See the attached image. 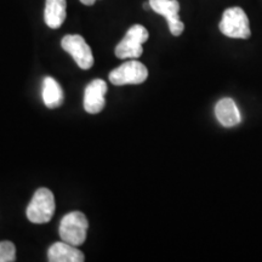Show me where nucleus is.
<instances>
[{
	"label": "nucleus",
	"instance_id": "obj_1",
	"mask_svg": "<svg viewBox=\"0 0 262 262\" xmlns=\"http://www.w3.org/2000/svg\"><path fill=\"white\" fill-rule=\"evenodd\" d=\"M88 222L86 216L80 211H72L63 216L60 224V237L66 243H70L74 247H80L86 239Z\"/></svg>",
	"mask_w": 262,
	"mask_h": 262
},
{
	"label": "nucleus",
	"instance_id": "obj_2",
	"mask_svg": "<svg viewBox=\"0 0 262 262\" xmlns=\"http://www.w3.org/2000/svg\"><path fill=\"white\" fill-rule=\"evenodd\" d=\"M55 196L48 188H39L35 191L27 208V217L33 224H48L55 214Z\"/></svg>",
	"mask_w": 262,
	"mask_h": 262
},
{
	"label": "nucleus",
	"instance_id": "obj_3",
	"mask_svg": "<svg viewBox=\"0 0 262 262\" xmlns=\"http://www.w3.org/2000/svg\"><path fill=\"white\" fill-rule=\"evenodd\" d=\"M220 31L228 38L248 39L251 35L249 18L243 9L229 8L224 12Z\"/></svg>",
	"mask_w": 262,
	"mask_h": 262
},
{
	"label": "nucleus",
	"instance_id": "obj_4",
	"mask_svg": "<svg viewBox=\"0 0 262 262\" xmlns=\"http://www.w3.org/2000/svg\"><path fill=\"white\" fill-rule=\"evenodd\" d=\"M148 31L141 25L133 26L126 32L123 40L116 47V56L118 58H139L143 52L142 44L148 40Z\"/></svg>",
	"mask_w": 262,
	"mask_h": 262
},
{
	"label": "nucleus",
	"instance_id": "obj_5",
	"mask_svg": "<svg viewBox=\"0 0 262 262\" xmlns=\"http://www.w3.org/2000/svg\"><path fill=\"white\" fill-rule=\"evenodd\" d=\"M148 77V71L146 66L141 62L131 58V61L124 62L116 70L110 73V81L113 85L120 86V85L127 84H141Z\"/></svg>",
	"mask_w": 262,
	"mask_h": 262
},
{
	"label": "nucleus",
	"instance_id": "obj_6",
	"mask_svg": "<svg viewBox=\"0 0 262 262\" xmlns=\"http://www.w3.org/2000/svg\"><path fill=\"white\" fill-rule=\"evenodd\" d=\"M61 47L73 57L81 70H90L94 66V55L88 42L81 35L70 34L62 39Z\"/></svg>",
	"mask_w": 262,
	"mask_h": 262
},
{
	"label": "nucleus",
	"instance_id": "obj_7",
	"mask_svg": "<svg viewBox=\"0 0 262 262\" xmlns=\"http://www.w3.org/2000/svg\"><path fill=\"white\" fill-rule=\"evenodd\" d=\"M149 6L153 11L166 18L172 35L179 37L182 34L185 25L179 17L180 4L178 0H149Z\"/></svg>",
	"mask_w": 262,
	"mask_h": 262
},
{
	"label": "nucleus",
	"instance_id": "obj_8",
	"mask_svg": "<svg viewBox=\"0 0 262 262\" xmlns=\"http://www.w3.org/2000/svg\"><path fill=\"white\" fill-rule=\"evenodd\" d=\"M107 84L102 79H95L88 84L84 93V110L90 114H97L104 108Z\"/></svg>",
	"mask_w": 262,
	"mask_h": 262
},
{
	"label": "nucleus",
	"instance_id": "obj_9",
	"mask_svg": "<svg viewBox=\"0 0 262 262\" xmlns=\"http://www.w3.org/2000/svg\"><path fill=\"white\" fill-rule=\"evenodd\" d=\"M48 260L50 262H83L85 256L77 247L62 241L49 248Z\"/></svg>",
	"mask_w": 262,
	"mask_h": 262
},
{
	"label": "nucleus",
	"instance_id": "obj_10",
	"mask_svg": "<svg viewBox=\"0 0 262 262\" xmlns=\"http://www.w3.org/2000/svg\"><path fill=\"white\" fill-rule=\"evenodd\" d=\"M215 116L221 125L232 127L241 123V113L237 104L231 98H222L215 107Z\"/></svg>",
	"mask_w": 262,
	"mask_h": 262
},
{
	"label": "nucleus",
	"instance_id": "obj_11",
	"mask_svg": "<svg viewBox=\"0 0 262 262\" xmlns=\"http://www.w3.org/2000/svg\"><path fill=\"white\" fill-rule=\"evenodd\" d=\"M66 0H47L44 10V19L48 27L52 29L60 28L66 19Z\"/></svg>",
	"mask_w": 262,
	"mask_h": 262
},
{
	"label": "nucleus",
	"instance_id": "obj_12",
	"mask_svg": "<svg viewBox=\"0 0 262 262\" xmlns=\"http://www.w3.org/2000/svg\"><path fill=\"white\" fill-rule=\"evenodd\" d=\"M42 101L50 110L60 107L63 102V91L54 78L47 77L42 81Z\"/></svg>",
	"mask_w": 262,
	"mask_h": 262
},
{
	"label": "nucleus",
	"instance_id": "obj_13",
	"mask_svg": "<svg viewBox=\"0 0 262 262\" xmlns=\"http://www.w3.org/2000/svg\"><path fill=\"white\" fill-rule=\"evenodd\" d=\"M16 260V248L11 242H0V262H12Z\"/></svg>",
	"mask_w": 262,
	"mask_h": 262
},
{
	"label": "nucleus",
	"instance_id": "obj_14",
	"mask_svg": "<svg viewBox=\"0 0 262 262\" xmlns=\"http://www.w3.org/2000/svg\"><path fill=\"white\" fill-rule=\"evenodd\" d=\"M97 0H80V3L81 4H84V5H88V6H90V5H94L95 3H96Z\"/></svg>",
	"mask_w": 262,
	"mask_h": 262
}]
</instances>
